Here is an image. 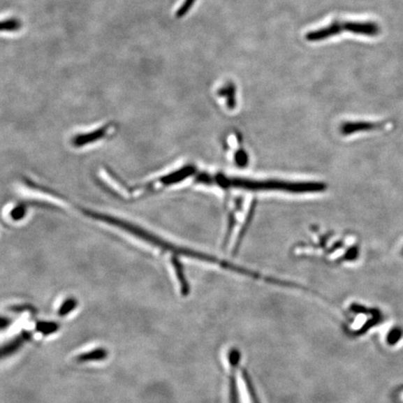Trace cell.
<instances>
[{"mask_svg":"<svg viewBox=\"0 0 403 403\" xmlns=\"http://www.w3.org/2000/svg\"><path fill=\"white\" fill-rule=\"evenodd\" d=\"M76 207L78 210L80 211L83 215L88 217V218L96 219V221L100 222H104V224L115 227L117 229L124 230V232L127 233L128 235L140 239V240L143 241L144 243L155 247V249L160 250V251L169 253V254L171 255V258L184 257L196 258V260L207 261V263H212L213 256L177 246V244L165 240V239L157 235L156 233L146 230L145 228L141 227L140 225L125 221V219L121 218H116L115 216L89 210V208L80 207H78V205H76Z\"/></svg>","mask_w":403,"mask_h":403,"instance_id":"obj_1","label":"cell"},{"mask_svg":"<svg viewBox=\"0 0 403 403\" xmlns=\"http://www.w3.org/2000/svg\"><path fill=\"white\" fill-rule=\"evenodd\" d=\"M215 182L222 188H240L251 191H284L290 193H318L323 191L326 186L318 182H287L280 180H251L230 179L218 175L212 177L211 184Z\"/></svg>","mask_w":403,"mask_h":403,"instance_id":"obj_2","label":"cell"},{"mask_svg":"<svg viewBox=\"0 0 403 403\" xmlns=\"http://www.w3.org/2000/svg\"><path fill=\"white\" fill-rule=\"evenodd\" d=\"M196 174V166H184L176 169V170L169 172L168 174H163L157 179L147 182L146 184L138 186V187L133 186V187L128 189V191H131V196H149V193H157V191L165 190L166 188L179 184Z\"/></svg>","mask_w":403,"mask_h":403,"instance_id":"obj_3","label":"cell"},{"mask_svg":"<svg viewBox=\"0 0 403 403\" xmlns=\"http://www.w3.org/2000/svg\"><path fill=\"white\" fill-rule=\"evenodd\" d=\"M114 129L112 124H105L90 132L77 133L71 138V144L75 149L83 148V147L93 145L100 140L107 138Z\"/></svg>","mask_w":403,"mask_h":403,"instance_id":"obj_4","label":"cell"},{"mask_svg":"<svg viewBox=\"0 0 403 403\" xmlns=\"http://www.w3.org/2000/svg\"><path fill=\"white\" fill-rule=\"evenodd\" d=\"M228 360L230 365V403H240L238 383L236 381V369L240 366V351L236 349H230L228 353Z\"/></svg>","mask_w":403,"mask_h":403,"instance_id":"obj_5","label":"cell"},{"mask_svg":"<svg viewBox=\"0 0 403 403\" xmlns=\"http://www.w3.org/2000/svg\"><path fill=\"white\" fill-rule=\"evenodd\" d=\"M343 27L344 32L365 37H376L381 32L379 24L372 21H344Z\"/></svg>","mask_w":403,"mask_h":403,"instance_id":"obj_6","label":"cell"},{"mask_svg":"<svg viewBox=\"0 0 403 403\" xmlns=\"http://www.w3.org/2000/svg\"><path fill=\"white\" fill-rule=\"evenodd\" d=\"M343 32H344L343 22L333 21L332 24L326 27L308 32L305 35V40L310 43H318V41H326L328 38L339 36Z\"/></svg>","mask_w":403,"mask_h":403,"instance_id":"obj_7","label":"cell"},{"mask_svg":"<svg viewBox=\"0 0 403 403\" xmlns=\"http://www.w3.org/2000/svg\"><path fill=\"white\" fill-rule=\"evenodd\" d=\"M382 126L383 124L380 122H349L342 125L341 132L344 135H349L350 133L363 132V131L380 129Z\"/></svg>","mask_w":403,"mask_h":403,"instance_id":"obj_8","label":"cell"},{"mask_svg":"<svg viewBox=\"0 0 403 403\" xmlns=\"http://www.w3.org/2000/svg\"><path fill=\"white\" fill-rule=\"evenodd\" d=\"M32 337V333L29 332H21L20 335L16 336L15 338H13V340L8 342L7 344H5L1 349V358H4L6 357H9V356L13 355V353L17 351L26 342L29 341L30 339Z\"/></svg>","mask_w":403,"mask_h":403,"instance_id":"obj_9","label":"cell"},{"mask_svg":"<svg viewBox=\"0 0 403 403\" xmlns=\"http://www.w3.org/2000/svg\"><path fill=\"white\" fill-rule=\"evenodd\" d=\"M9 213H8V218L13 222H20L26 219L27 213H29V207L26 202L17 203L10 208Z\"/></svg>","mask_w":403,"mask_h":403,"instance_id":"obj_10","label":"cell"},{"mask_svg":"<svg viewBox=\"0 0 403 403\" xmlns=\"http://www.w3.org/2000/svg\"><path fill=\"white\" fill-rule=\"evenodd\" d=\"M108 355V350L97 349L90 352L83 353L76 357L77 362H88V361H99L105 360Z\"/></svg>","mask_w":403,"mask_h":403,"instance_id":"obj_11","label":"cell"},{"mask_svg":"<svg viewBox=\"0 0 403 403\" xmlns=\"http://www.w3.org/2000/svg\"><path fill=\"white\" fill-rule=\"evenodd\" d=\"M219 96L221 97H225L226 99V104L229 110H233L236 105V88L235 85L233 82H228L226 85L224 87L219 89Z\"/></svg>","mask_w":403,"mask_h":403,"instance_id":"obj_12","label":"cell"},{"mask_svg":"<svg viewBox=\"0 0 403 403\" xmlns=\"http://www.w3.org/2000/svg\"><path fill=\"white\" fill-rule=\"evenodd\" d=\"M59 330V324L57 322L38 321L36 324V330L43 335H52Z\"/></svg>","mask_w":403,"mask_h":403,"instance_id":"obj_13","label":"cell"},{"mask_svg":"<svg viewBox=\"0 0 403 403\" xmlns=\"http://www.w3.org/2000/svg\"><path fill=\"white\" fill-rule=\"evenodd\" d=\"M78 305V301L75 298H68L63 302L61 305L59 310H58V316H68L69 313L72 312L74 309H76Z\"/></svg>","mask_w":403,"mask_h":403,"instance_id":"obj_14","label":"cell"},{"mask_svg":"<svg viewBox=\"0 0 403 403\" xmlns=\"http://www.w3.org/2000/svg\"><path fill=\"white\" fill-rule=\"evenodd\" d=\"M21 27V22L18 19H9L2 22L1 30L7 32L18 31Z\"/></svg>","mask_w":403,"mask_h":403,"instance_id":"obj_15","label":"cell"},{"mask_svg":"<svg viewBox=\"0 0 403 403\" xmlns=\"http://www.w3.org/2000/svg\"><path fill=\"white\" fill-rule=\"evenodd\" d=\"M196 0H185V1L183 2L182 6H180L179 9L177 10L176 13L177 17L182 18L183 16L187 15V13L190 12L191 7H193V4L196 3Z\"/></svg>","mask_w":403,"mask_h":403,"instance_id":"obj_16","label":"cell"},{"mask_svg":"<svg viewBox=\"0 0 403 403\" xmlns=\"http://www.w3.org/2000/svg\"><path fill=\"white\" fill-rule=\"evenodd\" d=\"M400 336H402V330L399 329L391 330V332H389L388 337V344H394L395 343H397V340L400 338Z\"/></svg>","mask_w":403,"mask_h":403,"instance_id":"obj_17","label":"cell"},{"mask_svg":"<svg viewBox=\"0 0 403 403\" xmlns=\"http://www.w3.org/2000/svg\"><path fill=\"white\" fill-rule=\"evenodd\" d=\"M12 319L7 318H2L1 319V329L5 330L7 327H9L12 324Z\"/></svg>","mask_w":403,"mask_h":403,"instance_id":"obj_18","label":"cell"}]
</instances>
